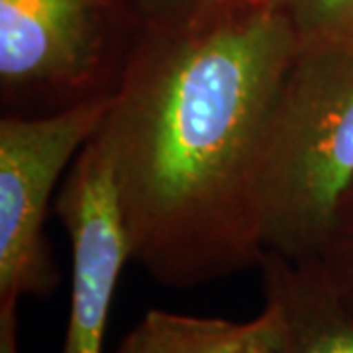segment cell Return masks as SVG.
Masks as SVG:
<instances>
[{"label":"cell","instance_id":"cell-1","mask_svg":"<svg viewBox=\"0 0 353 353\" xmlns=\"http://www.w3.org/2000/svg\"><path fill=\"white\" fill-rule=\"evenodd\" d=\"M299 50L271 0H208L139 30L99 134L132 263L159 285L257 269L265 139Z\"/></svg>","mask_w":353,"mask_h":353},{"label":"cell","instance_id":"cell-2","mask_svg":"<svg viewBox=\"0 0 353 353\" xmlns=\"http://www.w3.org/2000/svg\"><path fill=\"white\" fill-rule=\"evenodd\" d=\"M353 185V41L301 46L279 92L259 175L263 253L314 261Z\"/></svg>","mask_w":353,"mask_h":353},{"label":"cell","instance_id":"cell-3","mask_svg":"<svg viewBox=\"0 0 353 353\" xmlns=\"http://www.w3.org/2000/svg\"><path fill=\"white\" fill-rule=\"evenodd\" d=\"M141 28L128 0H0L4 114L112 97Z\"/></svg>","mask_w":353,"mask_h":353},{"label":"cell","instance_id":"cell-4","mask_svg":"<svg viewBox=\"0 0 353 353\" xmlns=\"http://www.w3.org/2000/svg\"><path fill=\"white\" fill-rule=\"evenodd\" d=\"M112 97L0 118V308L50 299L61 285L46 220L53 190L99 132Z\"/></svg>","mask_w":353,"mask_h":353},{"label":"cell","instance_id":"cell-5","mask_svg":"<svg viewBox=\"0 0 353 353\" xmlns=\"http://www.w3.org/2000/svg\"><path fill=\"white\" fill-rule=\"evenodd\" d=\"M55 214L71 245V301L61 353H102L114 294L132 253L110 155L99 132L67 171Z\"/></svg>","mask_w":353,"mask_h":353},{"label":"cell","instance_id":"cell-6","mask_svg":"<svg viewBox=\"0 0 353 353\" xmlns=\"http://www.w3.org/2000/svg\"><path fill=\"white\" fill-rule=\"evenodd\" d=\"M257 269L283 318V353H353V314L314 261L265 252Z\"/></svg>","mask_w":353,"mask_h":353},{"label":"cell","instance_id":"cell-7","mask_svg":"<svg viewBox=\"0 0 353 353\" xmlns=\"http://www.w3.org/2000/svg\"><path fill=\"white\" fill-rule=\"evenodd\" d=\"M116 353H283V318L271 303L245 322L152 308Z\"/></svg>","mask_w":353,"mask_h":353},{"label":"cell","instance_id":"cell-8","mask_svg":"<svg viewBox=\"0 0 353 353\" xmlns=\"http://www.w3.org/2000/svg\"><path fill=\"white\" fill-rule=\"evenodd\" d=\"M301 46L353 41V0H271Z\"/></svg>","mask_w":353,"mask_h":353},{"label":"cell","instance_id":"cell-9","mask_svg":"<svg viewBox=\"0 0 353 353\" xmlns=\"http://www.w3.org/2000/svg\"><path fill=\"white\" fill-rule=\"evenodd\" d=\"M314 263L353 314V185L338 204L326 241Z\"/></svg>","mask_w":353,"mask_h":353},{"label":"cell","instance_id":"cell-10","mask_svg":"<svg viewBox=\"0 0 353 353\" xmlns=\"http://www.w3.org/2000/svg\"><path fill=\"white\" fill-rule=\"evenodd\" d=\"M208 0H128L143 26L169 22L201 8Z\"/></svg>","mask_w":353,"mask_h":353},{"label":"cell","instance_id":"cell-11","mask_svg":"<svg viewBox=\"0 0 353 353\" xmlns=\"http://www.w3.org/2000/svg\"><path fill=\"white\" fill-rule=\"evenodd\" d=\"M16 308L18 306L0 308V353H20Z\"/></svg>","mask_w":353,"mask_h":353}]
</instances>
